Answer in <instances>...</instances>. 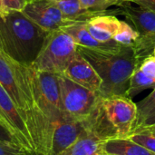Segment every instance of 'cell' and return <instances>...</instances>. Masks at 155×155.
<instances>
[{
	"mask_svg": "<svg viewBox=\"0 0 155 155\" xmlns=\"http://www.w3.org/2000/svg\"><path fill=\"white\" fill-rule=\"evenodd\" d=\"M77 51L93 65L102 85L101 98L127 96L133 74L142 63L134 45H122L114 51L94 50L77 45Z\"/></svg>",
	"mask_w": 155,
	"mask_h": 155,
	"instance_id": "obj_1",
	"label": "cell"
},
{
	"mask_svg": "<svg viewBox=\"0 0 155 155\" xmlns=\"http://www.w3.org/2000/svg\"><path fill=\"white\" fill-rule=\"evenodd\" d=\"M48 33L22 11H9L0 15L2 49L21 64L30 65L35 61Z\"/></svg>",
	"mask_w": 155,
	"mask_h": 155,
	"instance_id": "obj_2",
	"label": "cell"
},
{
	"mask_svg": "<svg viewBox=\"0 0 155 155\" xmlns=\"http://www.w3.org/2000/svg\"><path fill=\"white\" fill-rule=\"evenodd\" d=\"M0 84L18 109L36 150L37 119L30 87L29 65L14 60L3 49H0Z\"/></svg>",
	"mask_w": 155,
	"mask_h": 155,
	"instance_id": "obj_3",
	"label": "cell"
},
{
	"mask_svg": "<svg viewBox=\"0 0 155 155\" xmlns=\"http://www.w3.org/2000/svg\"><path fill=\"white\" fill-rule=\"evenodd\" d=\"M77 52V45L62 29L51 31L30 66L38 72L62 74Z\"/></svg>",
	"mask_w": 155,
	"mask_h": 155,
	"instance_id": "obj_4",
	"label": "cell"
},
{
	"mask_svg": "<svg viewBox=\"0 0 155 155\" xmlns=\"http://www.w3.org/2000/svg\"><path fill=\"white\" fill-rule=\"evenodd\" d=\"M61 104L66 120H84L89 117L98 106L101 97L97 93L59 74Z\"/></svg>",
	"mask_w": 155,
	"mask_h": 155,
	"instance_id": "obj_5",
	"label": "cell"
},
{
	"mask_svg": "<svg viewBox=\"0 0 155 155\" xmlns=\"http://www.w3.org/2000/svg\"><path fill=\"white\" fill-rule=\"evenodd\" d=\"M122 15L130 21L139 38L134 44L142 62L153 54L155 46V11L132 2H124L119 5Z\"/></svg>",
	"mask_w": 155,
	"mask_h": 155,
	"instance_id": "obj_6",
	"label": "cell"
},
{
	"mask_svg": "<svg viewBox=\"0 0 155 155\" xmlns=\"http://www.w3.org/2000/svg\"><path fill=\"white\" fill-rule=\"evenodd\" d=\"M117 137V134L107 119L101 103L92 129L60 155H104L105 142Z\"/></svg>",
	"mask_w": 155,
	"mask_h": 155,
	"instance_id": "obj_7",
	"label": "cell"
},
{
	"mask_svg": "<svg viewBox=\"0 0 155 155\" xmlns=\"http://www.w3.org/2000/svg\"><path fill=\"white\" fill-rule=\"evenodd\" d=\"M102 105L107 119L114 128L117 138H127L134 131L137 106L127 96L102 98Z\"/></svg>",
	"mask_w": 155,
	"mask_h": 155,
	"instance_id": "obj_8",
	"label": "cell"
},
{
	"mask_svg": "<svg viewBox=\"0 0 155 155\" xmlns=\"http://www.w3.org/2000/svg\"><path fill=\"white\" fill-rule=\"evenodd\" d=\"M102 99L94 112L84 120H65L54 129L48 155H60L74 144L79 138L92 129L101 105Z\"/></svg>",
	"mask_w": 155,
	"mask_h": 155,
	"instance_id": "obj_9",
	"label": "cell"
},
{
	"mask_svg": "<svg viewBox=\"0 0 155 155\" xmlns=\"http://www.w3.org/2000/svg\"><path fill=\"white\" fill-rule=\"evenodd\" d=\"M0 119L2 124L15 136L18 143L30 153H35V144L15 103L0 84Z\"/></svg>",
	"mask_w": 155,
	"mask_h": 155,
	"instance_id": "obj_10",
	"label": "cell"
},
{
	"mask_svg": "<svg viewBox=\"0 0 155 155\" xmlns=\"http://www.w3.org/2000/svg\"><path fill=\"white\" fill-rule=\"evenodd\" d=\"M22 13L47 32L62 29L76 22L65 18L60 10L48 0L27 2Z\"/></svg>",
	"mask_w": 155,
	"mask_h": 155,
	"instance_id": "obj_11",
	"label": "cell"
},
{
	"mask_svg": "<svg viewBox=\"0 0 155 155\" xmlns=\"http://www.w3.org/2000/svg\"><path fill=\"white\" fill-rule=\"evenodd\" d=\"M62 74L97 94L102 85V79L93 65L78 51Z\"/></svg>",
	"mask_w": 155,
	"mask_h": 155,
	"instance_id": "obj_12",
	"label": "cell"
},
{
	"mask_svg": "<svg viewBox=\"0 0 155 155\" xmlns=\"http://www.w3.org/2000/svg\"><path fill=\"white\" fill-rule=\"evenodd\" d=\"M122 15L118 7L115 10H105L104 13L93 16L86 21V27L92 36L101 43L114 41V37L121 27V20L115 15Z\"/></svg>",
	"mask_w": 155,
	"mask_h": 155,
	"instance_id": "obj_13",
	"label": "cell"
},
{
	"mask_svg": "<svg viewBox=\"0 0 155 155\" xmlns=\"http://www.w3.org/2000/svg\"><path fill=\"white\" fill-rule=\"evenodd\" d=\"M62 30L67 33L79 46L103 51H114L122 46L114 40L109 43H101L94 39L86 27V21H76Z\"/></svg>",
	"mask_w": 155,
	"mask_h": 155,
	"instance_id": "obj_14",
	"label": "cell"
},
{
	"mask_svg": "<svg viewBox=\"0 0 155 155\" xmlns=\"http://www.w3.org/2000/svg\"><path fill=\"white\" fill-rule=\"evenodd\" d=\"M155 87V56L149 55L136 68L130 81L127 97L133 98L141 92Z\"/></svg>",
	"mask_w": 155,
	"mask_h": 155,
	"instance_id": "obj_15",
	"label": "cell"
},
{
	"mask_svg": "<svg viewBox=\"0 0 155 155\" xmlns=\"http://www.w3.org/2000/svg\"><path fill=\"white\" fill-rule=\"evenodd\" d=\"M104 150L108 155H155L128 137L113 138L106 141Z\"/></svg>",
	"mask_w": 155,
	"mask_h": 155,
	"instance_id": "obj_16",
	"label": "cell"
},
{
	"mask_svg": "<svg viewBox=\"0 0 155 155\" xmlns=\"http://www.w3.org/2000/svg\"><path fill=\"white\" fill-rule=\"evenodd\" d=\"M137 116L132 134L155 126V87L144 99L136 104Z\"/></svg>",
	"mask_w": 155,
	"mask_h": 155,
	"instance_id": "obj_17",
	"label": "cell"
},
{
	"mask_svg": "<svg viewBox=\"0 0 155 155\" xmlns=\"http://www.w3.org/2000/svg\"><path fill=\"white\" fill-rule=\"evenodd\" d=\"M55 5L65 18L71 21H87L103 12H90L83 7L79 0H48Z\"/></svg>",
	"mask_w": 155,
	"mask_h": 155,
	"instance_id": "obj_18",
	"label": "cell"
},
{
	"mask_svg": "<svg viewBox=\"0 0 155 155\" xmlns=\"http://www.w3.org/2000/svg\"><path fill=\"white\" fill-rule=\"evenodd\" d=\"M139 38L138 33L128 23L122 21L121 27L114 37V40L121 45H134Z\"/></svg>",
	"mask_w": 155,
	"mask_h": 155,
	"instance_id": "obj_19",
	"label": "cell"
},
{
	"mask_svg": "<svg viewBox=\"0 0 155 155\" xmlns=\"http://www.w3.org/2000/svg\"><path fill=\"white\" fill-rule=\"evenodd\" d=\"M84 9L90 12H103L112 5L119 6L126 0H79Z\"/></svg>",
	"mask_w": 155,
	"mask_h": 155,
	"instance_id": "obj_20",
	"label": "cell"
},
{
	"mask_svg": "<svg viewBox=\"0 0 155 155\" xmlns=\"http://www.w3.org/2000/svg\"><path fill=\"white\" fill-rule=\"evenodd\" d=\"M129 139L155 153V136L147 131H140L128 136Z\"/></svg>",
	"mask_w": 155,
	"mask_h": 155,
	"instance_id": "obj_21",
	"label": "cell"
},
{
	"mask_svg": "<svg viewBox=\"0 0 155 155\" xmlns=\"http://www.w3.org/2000/svg\"><path fill=\"white\" fill-rule=\"evenodd\" d=\"M28 151L17 143L0 141V155H31Z\"/></svg>",
	"mask_w": 155,
	"mask_h": 155,
	"instance_id": "obj_22",
	"label": "cell"
},
{
	"mask_svg": "<svg viewBox=\"0 0 155 155\" xmlns=\"http://www.w3.org/2000/svg\"><path fill=\"white\" fill-rule=\"evenodd\" d=\"M5 14L9 11H22L25 5L26 0H2Z\"/></svg>",
	"mask_w": 155,
	"mask_h": 155,
	"instance_id": "obj_23",
	"label": "cell"
},
{
	"mask_svg": "<svg viewBox=\"0 0 155 155\" xmlns=\"http://www.w3.org/2000/svg\"><path fill=\"white\" fill-rule=\"evenodd\" d=\"M0 141L12 143H18L17 140L15 138V136L0 123ZM20 145V144H19Z\"/></svg>",
	"mask_w": 155,
	"mask_h": 155,
	"instance_id": "obj_24",
	"label": "cell"
},
{
	"mask_svg": "<svg viewBox=\"0 0 155 155\" xmlns=\"http://www.w3.org/2000/svg\"><path fill=\"white\" fill-rule=\"evenodd\" d=\"M128 2H132L138 5L149 8L155 11V0H126Z\"/></svg>",
	"mask_w": 155,
	"mask_h": 155,
	"instance_id": "obj_25",
	"label": "cell"
},
{
	"mask_svg": "<svg viewBox=\"0 0 155 155\" xmlns=\"http://www.w3.org/2000/svg\"><path fill=\"white\" fill-rule=\"evenodd\" d=\"M142 131H147V132H149L150 134H152L153 135H154L155 136V126H153V127H150V128H147V129H143V130H142ZM140 132V131H139ZM137 133V132H136Z\"/></svg>",
	"mask_w": 155,
	"mask_h": 155,
	"instance_id": "obj_26",
	"label": "cell"
},
{
	"mask_svg": "<svg viewBox=\"0 0 155 155\" xmlns=\"http://www.w3.org/2000/svg\"><path fill=\"white\" fill-rule=\"evenodd\" d=\"M5 12H4V8H3V4H2V0H0V15H4Z\"/></svg>",
	"mask_w": 155,
	"mask_h": 155,
	"instance_id": "obj_27",
	"label": "cell"
},
{
	"mask_svg": "<svg viewBox=\"0 0 155 155\" xmlns=\"http://www.w3.org/2000/svg\"><path fill=\"white\" fill-rule=\"evenodd\" d=\"M153 55H154L155 56V46H154V49H153Z\"/></svg>",
	"mask_w": 155,
	"mask_h": 155,
	"instance_id": "obj_28",
	"label": "cell"
},
{
	"mask_svg": "<svg viewBox=\"0 0 155 155\" xmlns=\"http://www.w3.org/2000/svg\"><path fill=\"white\" fill-rule=\"evenodd\" d=\"M0 49H2V44H1V41H0Z\"/></svg>",
	"mask_w": 155,
	"mask_h": 155,
	"instance_id": "obj_29",
	"label": "cell"
},
{
	"mask_svg": "<svg viewBox=\"0 0 155 155\" xmlns=\"http://www.w3.org/2000/svg\"><path fill=\"white\" fill-rule=\"evenodd\" d=\"M27 2H30V1H34V0H26Z\"/></svg>",
	"mask_w": 155,
	"mask_h": 155,
	"instance_id": "obj_30",
	"label": "cell"
},
{
	"mask_svg": "<svg viewBox=\"0 0 155 155\" xmlns=\"http://www.w3.org/2000/svg\"><path fill=\"white\" fill-rule=\"evenodd\" d=\"M0 123H1V124H2V122H1V119H0Z\"/></svg>",
	"mask_w": 155,
	"mask_h": 155,
	"instance_id": "obj_31",
	"label": "cell"
},
{
	"mask_svg": "<svg viewBox=\"0 0 155 155\" xmlns=\"http://www.w3.org/2000/svg\"><path fill=\"white\" fill-rule=\"evenodd\" d=\"M104 155H108V154H106V153H104Z\"/></svg>",
	"mask_w": 155,
	"mask_h": 155,
	"instance_id": "obj_32",
	"label": "cell"
}]
</instances>
